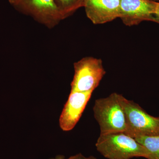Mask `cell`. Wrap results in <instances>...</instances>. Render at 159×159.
<instances>
[{
	"label": "cell",
	"instance_id": "1",
	"mask_svg": "<svg viewBox=\"0 0 159 159\" xmlns=\"http://www.w3.org/2000/svg\"><path fill=\"white\" fill-rule=\"evenodd\" d=\"M96 147L99 153L107 159H149L148 150L134 138L123 132L100 134Z\"/></svg>",
	"mask_w": 159,
	"mask_h": 159
},
{
	"label": "cell",
	"instance_id": "2",
	"mask_svg": "<svg viewBox=\"0 0 159 159\" xmlns=\"http://www.w3.org/2000/svg\"><path fill=\"white\" fill-rule=\"evenodd\" d=\"M120 96V94L114 93L95 101L93 110L100 128V134L125 132L126 120Z\"/></svg>",
	"mask_w": 159,
	"mask_h": 159
},
{
	"label": "cell",
	"instance_id": "3",
	"mask_svg": "<svg viewBox=\"0 0 159 159\" xmlns=\"http://www.w3.org/2000/svg\"><path fill=\"white\" fill-rule=\"evenodd\" d=\"M125 112L126 129L124 133L135 138L139 136L159 135V117L150 116L138 103L120 95Z\"/></svg>",
	"mask_w": 159,
	"mask_h": 159
},
{
	"label": "cell",
	"instance_id": "4",
	"mask_svg": "<svg viewBox=\"0 0 159 159\" xmlns=\"http://www.w3.org/2000/svg\"><path fill=\"white\" fill-rule=\"evenodd\" d=\"M74 74L71 92H93L106 74L102 61L92 57H84L74 63Z\"/></svg>",
	"mask_w": 159,
	"mask_h": 159
},
{
	"label": "cell",
	"instance_id": "5",
	"mask_svg": "<svg viewBox=\"0 0 159 159\" xmlns=\"http://www.w3.org/2000/svg\"><path fill=\"white\" fill-rule=\"evenodd\" d=\"M14 6L49 28L62 20L54 0H19Z\"/></svg>",
	"mask_w": 159,
	"mask_h": 159
},
{
	"label": "cell",
	"instance_id": "6",
	"mask_svg": "<svg viewBox=\"0 0 159 159\" xmlns=\"http://www.w3.org/2000/svg\"><path fill=\"white\" fill-rule=\"evenodd\" d=\"M157 2L151 0H120L119 18L127 26L138 25L146 20L159 24L155 15Z\"/></svg>",
	"mask_w": 159,
	"mask_h": 159
},
{
	"label": "cell",
	"instance_id": "7",
	"mask_svg": "<svg viewBox=\"0 0 159 159\" xmlns=\"http://www.w3.org/2000/svg\"><path fill=\"white\" fill-rule=\"evenodd\" d=\"M93 91L70 92L60 117L59 125L64 131L72 130L82 116Z\"/></svg>",
	"mask_w": 159,
	"mask_h": 159
},
{
	"label": "cell",
	"instance_id": "8",
	"mask_svg": "<svg viewBox=\"0 0 159 159\" xmlns=\"http://www.w3.org/2000/svg\"><path fill=\"white\" fill-rule=\"evenodd\" d=\"M88 18L95 25L112 21L120 17V0H84Z\"/></svg>",
	"mask_w": 159,
	"mask_h": 159
},
{
	"label": "cell",
	"instance_id": "9",
	"mask_svg": "<svg viewBox=\"0 0 159 159\" xmlns=\"http://www.w3.org/2000/svg\"><path fill=\"white\" fill-rule=\"evenodd\" d=\"M134 139L148 150V159H159V135L139 136Z\"/></svg>",
	"mask_w": 159,
	"mask_h": 159
},
{
	"label": "cell",
	"instance_id": "10",
	"mask_svg": "<svg viewBox=\"0 0 159 159\" xmlns=\"http://www.w3.org/2000/svg\"><path fill=\"white\" fill-rule=\"evenodd\" d=\"M54 2L63 20L84 7V0H54Z\"/></svg>",
	"mask_w": 159,
	"mask_h": 159
},
{
	"label": "cell",
	"instance_id": "11",
	"mask_svg": "<svg viewBox=\"0 0 159 159\" xmlns=\"http://www.w3.org/2000/svg\"><path fill=\"white\" fill-rule=\"evenodd\" d=\"M97 159V158L93 156H91L89 157H86L84 156L82 154L79 153L75 155L69 157L67 159Z\"/></svg>",
	"mask_w": 159,
	"mask_h": 159
},
{
	"label": "cell",
	"instance_id": "12",
	"mask_svg": "<svg viewBox=\"0 0 159 159\" xmlns=\"http://www.w3.org/2000/svg\"><path fill=\"white\" fill-rule=\"evenodd\" d=\"M155 15L156 17L159 20V2H157V4Z\"/></svg>",
	"mask_w": 159,
	"mask_h": 159
},
{
	"label": "cell",
	"instance_id": "13",
	"mask_svg": "<svg viewBox=\"0 0 159 159\" xmlns=\"http://www.w3.org/2000/svg\"><path fill=\"white\" fill-rule=\"evenodd\" d=\"M50 159H66L65 157L63 155H58L56 156L55 157L51 158Z\"/></svg>",
	"mask_w": 159,
	"mask_h": 159
},
{
	"label": "cell",
	"instance_id": "14",
	"mask_svg": "<svg viewBox=\"0 0 159 159\" xmlns=\"http://www.w3.org/2000/svg\"><path fill=\"white\" fill-rule=\"evenodd\" d=\"M9 3L13 5V6L18 2L19 0H8Z\"/></svg>",
	"mask_w": 159,
	"mask_h": 159
},
{
	"label": "cell",
	"instance_id": "15",
	"mask_svg": "<svg viewBox=\"0 0 159 159\" xmlns=\"http://www.w3.org/2000/svg\"><path fill=\"white\" fill-rule=\"evenodd\" d=\"M151 1H154V2H157V1H159V0H151Z\"/></svg>",
	"mask_w": 159,
	"mask_h": 159
}]
</instances>
